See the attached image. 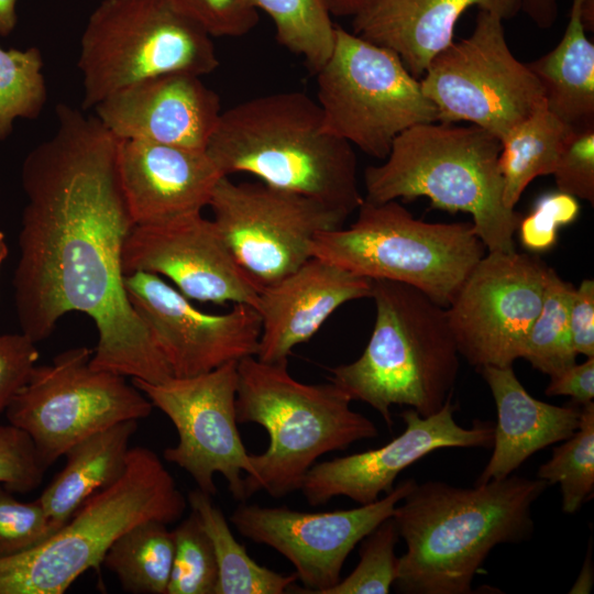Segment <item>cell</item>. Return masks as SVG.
Instances as JSON below:
<instances>
[{"instance_id":"obj_20","label":"cell","mask_w":594,"mask_h":594,"mask_svg":"<svg viewBox=\"0 0 594 594\" xmlns=\"http://www.w3.org/2000/svg\"><path fill=\"white\" fill-rule=\"evenodd\" d=\"M95 116L116 136L206 151L221 116L218 94L201 76L176 72L125 87L100 101Z\"/></svg>"},{"instance_id":"obj_16","label":"cell","mask_w":594,"mask_h":594,"mask_svg":"<svg viewBox=\"0 0 594 594\" xmlns=\"http://www.w3.org/2000/svg\"><path fill=\"white\" fill-rule=\"evenodd\" d=\"M413 479L400 482L383 498L351 509L300 512L288 507H265L242 502L230 516L245 538L265 544L295 568L304 587L295 593L324 594L341 579L344 562L414 487Z\"/></svg>"},{"instance_id":"obj_37","label":"cell","mask_w":594,"mask_h":594,"mask_svg":"<svg viewBox=\"0 0 594 594\" xmlns=\"http://www.w3.org/2000/svg\"><path fill=\"white\" fill-rule=\"evenodd\" d=\"M579 215L575 197L559 190L543 195L520 219L517 231L522 246L534 254L550 250L557 243L559 229L574 222Z\"/></svg>"},{"instance_id":"obj_41","label":"cell","mask_w":594,"mask_h":594,"mask_svg":"<svg viewBox=\"0 0 594 594\" xmlns=\"http://www.w3.org/2000/svg\"><path fill=\"white\" fill-rule=\"evenodd\" d=\"M38 356L36 343L24 333L0 336V416L29 380Z\"/></svg>"},{"instance_id":"obj_11","label":"cell","mask_w":594,"mask_h":594,"mask_svg":"<svg viewBox=\"0 0 594 594\" xmlns=\"http://www.w3.org/2000/svg\"><path fill=\"white\" fill-rule=\"evenodd\" d=\"M92 353L72 348L35 365L4 413L31 438L45 470L87 437L152 413L150 399L125 376L92 369Z\"/></svg>"},{"instance_id":"obj_15","label":"cell","mask_w":594,"mask_h":594,"mask_svg":"<svg viewBox=\"0 0 594 594\" xmlns=\"http://www.w3.org/2000/svg\"><path fill=\"white\" fill-rule=\"evenodd\" d=\"M548 271L537 254L486 252L446 307L460 355L477 369L522 359Z\"/></svg>"},{"instance_id":"obj_10","label":"cell","mask_w":594,"mask_h":594,"mask_svg":"<svg viewBox=\"0 0 594 594\" xmlns=\"http://www.w3.org/2000/svg\"><path fill=\"white\" fill-rule=\"evenodd\" d=\"M316 75L326 131L372 157L384 160L410 127L438 122L436 106L396 53L340 26Z\"/></svg>"},{"instance_id":"obj_26","label":"cell","mask_w":594,"mask_h":594,"mask_svg":"<svg viewBox=\"0 0 594 594\" xmlns=\"http://www.w3.org/2000/svg\"><path fill=\"white\" fill-rule=\"evenodd\" d=\"M527 65L551 113L573 131L594 128V44L586 36L579 0H572L558 45Z\"/></svg>"},{"instance_id":"obj_47","label":"cell","mask_w":594,"mask_h":594,"mask_svg":"<svg viewBox=\"0 0 594 594\" xmlns=\"http://www.w3.org/2000/svg\"><path fill=\"white\" fill-rule=\"evenodd\" d=\"M367 0H326L327 7L334 16H354Z\"/></svg>"},{"instance_id":"obj_35","label":"cell","mask_w":594,"mask_h":594,"mask_svg":"<svg viewBox=\"0 0 594 594\" xmlns=\"http://www.w3.org/2000/svg\"><path fill=\"white\" fill-rule=\"evenodd\" d=\"M398 539L391 516L363 539L355 569L324 594H388L397 578L395 548Z\"/></svg>"},{"instance_id":"obj_22","label":"cell","mask_w":594,"mask_h":594,"mask_svg":"<svg viewBox=\"0 0 594 594\" xmlns=\"http://www.w3.org/2000/svg\"><path fill=\"white\" fill-rule=\"evenodd\" d=\"M119 168L135 224L199 213L224 176L206 151L121 139Z\"/></svg>"},{"instance_id":"obj_44","label":"cell","mask_w":594,"mask_h":594,"mask_svg":"<svg viewBox=\"0 0 594 594\" xmlns=\"http://www.w3.org/2000/svg\"><path fill=\"white\" fill-rule=\"evenodd\" d=\"M524 11L540 29H549L558 18V0H519Z\"/></svg>"},{"instance_id":"obj_9","label":"cell","mask_w":594,"mask_h":594,"mask_svg":"<svg viewBox=\"0 0 594 594\" xmlns=\"http://www.w3.org/2000/svg\"><path fill=\"white\" fill-rule=\"evenodd\" d=\"M77 66L85 111L151 77L208 75L219 58L212 36L168 0H102L81 34Z\"/></svg>"},{"instance_id":"obj_17","label":"cell","mask_w":594,"mask_h":594,"mask_svg":"<svg viewBox=\"0 0 594 594\" xmlns=\"http://www.w3.org/2000/svg\"><path fill=\"white\" fill-rule=\"evenodd\" d=\"M123 283L174 377L195 376L256 355L262 323L253 306L234 304L224 314H208L160 275L135 272L124 275Z\"/></svg>"},{"instance_id":"obj_7","label":"cell","mask_w":594,"mask_h":594,"mask_svg":"<svg viewBox=\"0 0 594 594\" xmlns=\"http://www.w3.org/2000/svg\"><path fill=\"white\" fill-rule=\"evenodd\" d=\"M186 507L161 458L145 447L130 448L114 484L89 497L40 546L0 560V594H63L87 570H99L125 530L144 520L173 524Z\"/></svg>"},{"instance_id":"obj_33","label":"cell","mask_w":594,"mask_h":594,"mask_svg":"<svg viewBox=\"0 0 594 594\" xmlns=\"http://www.w3.org/2000/svg\"><path fill=\"white\" fill-rule=\"evenodd\" d=\"M43 56L37 47L0 46V142L9 138L16 119L35 120L47 101Z\"/></svg>"},{"instance_id":"obj_3","label":"cell","mask_w":594,"mask_h":594,"mask_svg":"<svg viewBox=\"0 0 594 594\" xmlns=\"http://www.w3.org/2000/svg\"><path fill=\"white\" fill-rule=\"evenodd\" d=\"M206 152L224 176L251 174L348 217L364 199L353 146L326 131L318 102L301 91L258 96L222 110Z\"/></svg>"},{"instance_id":"obj_1","label":"cell","mask_w":594,"mask_h":594,"mask_svg":"<svg viewBox=\"0 0 594 594\" xmlns=\"http://www.w3.org/2000/svg\"><path fill=\"white\" fill-rule=\"evenodd\" d=\"M54 134L24 158L26 196L13 275L21 332L37 343L72 311L98 331L90 366L157 384L173 374L132 305L122 251L135 226L121 183V139L96 116L55 108Z\"/></svg>"},{"instance_id":"obj_5","label":"cell","mask_w":594,"mask_h":594,"mask_svg":"<svg viewBox=\"0 0 594 594\" xmlns=\"http://www.w3.org/2000/svg\"><path fill=\"white\" fill-rule=\"evenodd\" d=\"M375 321L363 353L330 369V382L352 400L373 407L392 427L394 405L420 416L439 411L451 399L460 353L446 307L415 287L373 280Z\"/></svg>"},{"instance_id":"obj_34","label":"cell","mask_w":594,"mask_h":594,"mask_svg":"<svg viewBox=\"0 0 594 594\" xmlns=\"http://www.w3.org/2000/svg\"><path fill=\"white\" fill-rule=\"evenodd\" d=\"M174 559L166 594H216L218 564L194 512L173 530Z\"/></svg>"},{"instance_id":"obj_21","label":"cell","mask_w":594,"mask_h":594,"mask_svg":"<svg viewBox=\"0 0 594 594\" xmlns=\"http://www.w3.org/2000/svg\"><path fill=\"white\" fill-rule=\"evenodd\" d=\"M372 288L373 280L310 257L260 290L255 309L262 329L255 358L267 363L288 360L293 349L308 342L338 308L371 298Z\"/></svg>"},{"instance_id":"obj_18","label":"cell","mask_w":594,"mask_h":594,"mask_svg":"<svg viewBox=\"0 0 594 594\" xmlns=\"http://www.w3.org/2000/svg\"><path fill=\"white\" fill-rule=\"evenodd\" d=\"M122 271L163 275L188 299L218 305L255 308L262 289L238 263L213 220L201 212L135 224L123 245Z\"/></svg>"},{"instance_id":"obj_25","label":"cell","mask_w":594,"mask_h":594,"mask_svg":"<svg viewBox=\"0 0 594 594\" xmlns=\"http://www.w3.org/2000/svg\"><path fill=\"white\" fill-rule=\"evenodd\" d=\"M139 420L116 424L70 447L64 468L38 497L57 530L97 492L114 484L127 469L130 440Z\"/></svg>"},{"instance_id":"obj_24","label":"cell","mask_w":594,"mask_h":594,"mask_svg":"<svg viewBox=\"0 0 594 594\" xmlns=\"http://www.w3.org/2000/svg\"><path fill=\"white\" fill-rule=\"evenodd\" d=\"M497 409L493 453L476 484L503 480L537 451L564 441L578 429L581 407L556 406L532 397L513 366L479 369Z\"/></svg>"},{"instance_id":"obj_36","label":"cell","mask_w":594,"mask_h":594,"mask_svg":"<svg viewBox=\"0 0 594 594\" xmlns=\"http://www.w3.org/2000/svg\"><path fill=\"white\" fill-rule=\"evenodd\" d=\"M56 531L40 498L21 502L0 484V560L40 546Z\"/></svg>"},{"instance_id":"obj_40","label":"cell","mask_w":594,"mask_h":594,"mask_svg":"<svg viewBox=\"0 0 594 594\" xmlns=\"http://www.w3.org/2000/svg\"><path fill=\"white\" fill-rule=\"evenodd\" d=\"M551 175L559 191L594 204V128L570 134Z\"/></svg>"},{"instance_id":"obj_12","label":"cell","mask_w":594,"mask_h":594,"mask_svg":"<svg viewBox=\"0 0 594 594\" xmlns=\"http://www.w3.org/2000/svg\"><path fill=\"white\" fill-rule=\"evenodd\" d=\"M419 81L438 122H470L499 141L546 103L538 79L508 47L503 19L485 10L472 34L435 55Z\"/></svg>"},{"instance_id":"obj_46","label":"cell","mask_w":594,"mask_h":594,"mask_svg":"<svg viewBox=\"0 0 594 594\" xmlns=\"http://www.w3.org/2000/svg\"><path fill=\"white\" fill-rule=\"evenodd\" d=\"M591 548H588V553L586 554L583 566L580 571L579 578L570 590V593L573 594H584L590 593L593 585V563L591 556Z\"/></svg>"},{"instance_id":"obj_27","label":"cell","mask_w":594,"mask_h":594,"mask_svg":"<svg viewBox=\"0 0 594 594\" xmlns=\"http://www.w3.org/2000/svg\"><path fill=\"white\" fill-rule=\"evenodd\" d=\"M572 132L544 103L501 140L498 167L506 208L515 209L524 190L536 177L552 174Z\"/></svg>"},{"instance_id":"obj_39","label":"cell","mask_w":594,"mask_h":594,"mask_svg":"<svg viewBox=\"0 0 594 594\" xmlns=\"http://www.w3.org/2000/svg\"><path fill=\"white\" fill-rule=\"evenodd\" d=\"M212 37L248 34L258 22V11L249 0H168Z\"/></svg>"},{"instance_id":"obj_14","label":"cell","mask_w":594,"mask_h":594,"mask_svg":"<svg viewBox=\"0 0 594 594\" xmlns=\"http://www.w3.org/2000/svg\"><path fill=\"white\" fill-rule=\"evenodd\" d=\"M132 384L176 428L178 442L164 450V459L185 470L197 488L211 496L217 494L215 474H221L233 498L245 502L242 475L250 474L252 466L238 429V362L157 384L132 378Z\"/></svg>"},{"instance_id":"obj_45","label":"cell","mask_w":594,"mask_h":594,"mask_svg":"<svg viewBox=\"0 0 594 594\" xmlns=\"http://www.w3.org/2000/svg\"><path fill=\"white\" fill-rule=\"evenodd\" d=\"M18 0H0V35L7 36L13 32L18 22Z\"/></svg>"},{"instance_id":"obj_48","label":"cell","mask_w":594,"mask_h":594,"mask_svg":"<svg viewBox=\"0 0 594 594\" xmlns=\"http://www.w3.org/2000/svg\"><path fill=\"white\" fill-rule=\"evenodd\" d=\"M9 253L6 234L0 231V267Z\"/></svg>"},{"instance_id":"obj_29","label":"cell","mask_w":594,"mask_h":594,"mask_svg":"<svg viewBox=\"0 0 594 594\" xmlns=\"http://www.w3.org/2000/svg\"><path fill=\"white\" fill-rule=\"evenodd\" d=\"M174 548L173 530L167 524L144 520L112 542L102 564L117 576L124 592L166 594Z\"/></svg>"},{"instance_id":"obj_28","label":"cell","mask_w":594,"mask_h":594,"mask_svg":"<svg viewBox=\"0 0 594 594\" xmlns=\"http://www.w3.org/2000/svg\"><path fill=\"white\" fill-rule=\"evenodd\" d=\"M187 504L208 535L218 564L216 594H283L297 581L295 573L280 574L258 564L233 536L222 510L212 496L196 488Z\"/></svg>"},{"instance_id":"obj_31","label":"cell","mask_w":594,"mask_h":594,"mask_svg":"<svg viewBox=\"0 0 594 594\" xmlns=\"http://www.w3.org/2000/svg\"><path fill=\"white\" fill-rule=\"evenodd\" d=\"M574 286L549 267L541 309L525 344L522 359L549 376L574 364V351L569 328V307Z\"/></svg>"},{"instance_id":"obj_4","label":"cell","mask_w":594,"mask_h":594,"mask_svg":"<svg viewBox=\"0 0 594 594\" xmlns=\"http://www.w3.org/2000/svg\"><path fill=\"white\" fill-rule=\"evenodd\" d=\"M501 141L476 125L427 122L393 142L380 165L364 170V199L372 202L426 197L431 207L466 212L487 252L516 251L521 215L503 202Z\"/></svg>"},{"instance_id":"obj_8","label":"cell","mask_w":594,"mask_h":594,"mask_svg":"<svg viewBox=\"0 0 594 594\" xmlns=\"http://www.w3.org/2000/svg\"><path fill=\"white\" fill-rule=\"evenodd\" d=\"M310 252L371 280L415 287L447 307L487 250L472 222H426L398 200L363 199L356 220L319 232Z\"/></svg>"},{"instance_id":"obj_30","label":"cell","mask_w":594,"mask_h":594,"mask_svg":"<svg viewBox=\"0 0 594 594\" xmlns=\"http://www.w3.org/2000/svg\"><path fill=\"white\" fill-rule=\"evenodd\" d=\"M273 21L276 40L316 74L329 58L336 26L326 0H249Z\"/></svg>"},{"instance_id":"obj_23","label":"cell","mask_w":594,"mask_h":594,"mask_svg":"<svg viewBox=\"0 0 594 594\" xmlns=\"http://www.w3.org/2000/svg\"><path fill=\"white\" fill-rule=\"evenodd\" d=\"M517 15L519 0H367L354 15L353 33L396 53L418 79L430 61L453 42L455 24L470 8Z\"/></svg>"},{"instance_id":"obj_38","label":"cell","mask_w":594,"mask_h":594,"mask_svg":"<svg viewBox=\"0 0 594 594\" xmlns=\"http://www.w3.org/2000/svg\"><path fill=\"white\" fill-rule=\"evenodd\" d=\"M45 471L28 433L11 424L0 426V484L26 494L40 486Z\"/></svg>"},{"instance_id":"obj_42","label":"cell","mask_w":594,"mask_h":594,"mask_svg":"<svg viewBox=\"0 0 594 594\" xmlns=\"http://www.w3.org/2000/svg\"><path fill=\"white\" fill-rule=\"evenodd\" d=\"M569 328L576 354L594 356V280L574 287L569 307Z\"/></svg>"},{"instance_id":"obj_13","label":"cell","mask_w":594,"mask_h":594,"mask_svg":"<svg viewBox=\"0 0 594 594\" xmlns=\"http://www.w3.org/2000/svg\"><path fill=\"white\" fill-rule=\"evenodd\" d=\"M208 206L233 256L261 288L312 257L315 237L343 227L348 218L314 198L229 176L218 180Z\"/></svg>"},{"instance_id":"obj_32","label":"cell","mask_w":594,"mask_h":594,"mask_svg":"<svg viewBox=\"0 0 594 594\" xmlns=\"http://www.w3.org/2000/svg\"><path fill=\"white\" fill-rule=\"evenodd\" d=\"M548 485L559 484L562 510L574 514L594 488V403L581 406L576 431L554 448L537 472Z\"/></svg>"},{"instance_id":"obj_2","label":"cell","mask_w":594,"mask_h":594,"mask_svg":"<svg viewBox=\"0 0 594 594\" xmlns=\"http://www.w3.org/2000/svg\"><path fill=\"white\" fill-rule=\"evenodd\" d=\"M543 480L509 475L455 487L416 484L393 512L406 551L398 558L396 588L407 594H469L490 552L534 531L531 508Z\"/></svg>"},{"instance_id":"obj_19","label":"cell","mask_w":594,"mask_h":594,"mask_svg":"<svg viewBox=\"0 0 594 594\" xmlns=\"http://www.w3.org/2000/svg\"><path fill=\"white\" fill-rule=\"evenodd\" d=\"M451 399L433 415L420 416L415 409L402 413L404 431L388 443L372 450L315 463L307 472L301 493L310 506L345 496L360 505L373 503L381 493L393 491L402 471L428 453L444 448H490L494 425L476 422L460 426L453 417Z\"/></svg>"},{"instance_id":"obj_6","label":"cell","mask_w":594,"mask_h":594,"mask_svg":"<svg viewBox=\"0 0 594 594\" xmlns=\"http://www.w3.org/2000/svg\"><path fill=\"white\" fill-rule=\"evenodd\" d=\"M351 402L332 382H299L289 373L288 360H240L238 424H257L268 435L266 450L250 454L252 471L244 476L246 499L258 491L275 498L300 491L307 472L321 455L377 437L376 426L352 410Z\"/></svg>"},{"instance_id":"obj_43","label":"cell","mask_w":594,"mask_h":594,"mask_svg":"<svg viewBox=\"0 0 594 594\" xmlns=\"http://www.w3.org/2000/svg\"><path fill=\"white\" fill-rule=\"evenodd\" d=\"M544 393L547 396H569L580 407L593 402L594 356L550 375Z\"/></svg>"}]
</instances>
